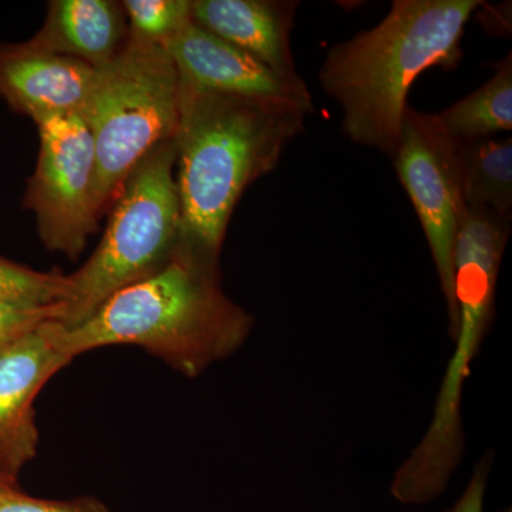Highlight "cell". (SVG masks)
I'll return each mask as SVG.
<instances>
[{
    "instance_id": "obj_1",
    "label": "cell",
    "mask_w": 512,
    "mask_h": 512,
    "mask_svg": "<svg viewBox=\"0 0 512 512\" xmlns=\"http://www.w3.org/2000/svg\"><path fill=\"white\" fill-rule=\"evenodd\" d=\"M315 109L194 89L181 82L177 150L180 247L220 262L229 220L249 185L274 171Z\"/></svg>"
},
{
    "instance_id": "obj_2",
    "label": "cell",
    "mask_w": 512,
    "mask_h": 512,
    "mask_svg": "<svg viewBox=\"0 0 512 512\" xmlns=\"http://www.w3.org/2000/svg\"><path fill=\"white\" fill-rule=\"evenodd\" d=\"M254 325V316L225 295L220 262L178 247L156 274L114 293L80 325H62L60 345L72 362L104 346H140L197 377L234 355Z\"/></svg>"
},
{
    "instance_id": "obj_3",
    "label": "cell",
    "mask_w": 512,
    "mask_h": 512,
    "mask_svg": "<svg viewBox=\"0 0 512 512\" xmlns=\"http://www.w3.org/2000/svg\"><path fill=\"white\" fill-rule=\"evenodd\" d=\"M481 6L478 0H396L375 28L333 46L319 82L342 109L343 133L393 157L410 87L431 67L460 63L464 30Z\"/></svg>"
},
{
    "instance_id": "obj_4",
    "label": "cell",
    "mask_w": 512,
    "mask_h": 512,
    "mask_svg": "<svg viewBox=\"0 0 512 512\" xmlns=\"http://www.w3.org/2000/svg\"><path fill=\"white\" fill-rule=\"evenodd\" d=\"M181 79L167 47L130 39L97 70L80 116L96 156L94 207L99 217L119 197L144 157L174 140L180 121Z\"/></svg>"
},
{
    "instance_id": "obj_5",
    "label": "cell",
    "mask_w": 512,
    "mask_h": 512,
    "mask_svg": "<svg viewBox=\"0 0 512 512\" xmlns=\"http://www.w3.org/2000/svg\"><path fill=\"white\" fill-rule=\"evenodd\" d=\"M174 140L158 144L128 175L99 247L69 279L59 323L74 328L114 293L163 269L181 242Z\"/></svg>"
},
{
    "instance_id": "obj_6",
    "label": "cell",
    "mask_w": 512,
    "mask_h": 512,
    "mask_svg": "<svg viewBox=\"0 0 512 512\" xmlns=\"http://www.w3.org/2000/svg\"><path fill=\"white\" fill-rule=\"evenodd\" d=\"M394 170L426 235L447 303L448 335L456 339L454 247L468 208L464 200V144L444 130L437 114L407 106L393 154Z\"/></svg>"
},
{
    "instance_id": "obj_7",
    "label": "cell",
    "mask_w": 512,
    "mask_h": 512,
    "mask_svg": "<svg viewBox=\"0 0 512 512\" xmlns=\"http://www.w3.org/2000/svg\"><path fill=\"white\" fill-rule=\"evenodd\" d=\"M36 126L40 151L23 207L35 214L43 245L76 261L100 221L94 207L92 134L79 113L50 117Z\"/></svg>"
},
{
    "instance_id": "obj_8",
    "label": "cell",
    "mask_w": 512,
    "mask_h": 512,
    "mask_svg": "<svg viewBox=\"0 0 512 512\" xmlns=\"http://www.w3.org/2000/svg\"><path fill=\"white\" fill-rule=\"evenodd\" d=\"M62 328L49 320L0 345V476L10 483L18 484L20 471L37 454V394L72 362L60 345Z\"/></svg>"
},
{
    "instance_id": "obj_9",
    "label": "cell",
    "mask_w": 512,
    "mask_h": 512,
    "mask_svg": "<svg viewBox=\"0 0 512 512\" xmlns=\"http://www.w3.org/2000/svg\"><path fill=\"white\" fill-rule=\"evenodd\" d=\"M164 46L173 57L181 82L194 89L315 109L299 74L276 73L244 50L202 29L192 18Z\"/></svg>"
},
{
    "instance_id": "obj_10",
    "label": "cell",
    "mask_w": 512,
    "mask_h": 512,
    "mask_svg": "<svg viewBox=\"0 0 512 512\" xmlns=\"http://www.w3.org/2000/svg\"><path fill=\"white\" fill-rule=\"evenodd\" d=\"M97 70L33 45L0 42V97L35 123L82 111Z\"/></svg>"
},
{
    "instance_id": "obj_11",
    "label": "cell",
    "mask_w": 512,
    "mask_h": 512,
    "mask_svg": "<svg viewBox=\"0 0 512 512\" xmlns=\"http://www.w3.org/2000/svg\"><path fill=\"white\" fill-rule=\"evenodd\" d=\"M298 6L272 0H194L191 18L276 73L295 76L291 33Z\"/></svg>"
},
{
    "instance_id": "obj_12",
    "label": "cell",
    "mask_w": 512,
    "mask_h": 512,
    "mask_svg": "<svg viewBox=\"0 0 512 512\" xmlns=\"http://www.w3.org/2000/svg\"><path fill=\"white\" fill-rule=\"evenodd\" d=\"M29 40L46 52L73 57L100 70L126 43V13L113 0H53L47 5L42 29Z\"/></svg>"
},
{
    "instance_id": "obj_13",
    "label": "cell",
    "mask_w": 512,
    "mask_h": 512,
    "mask_svg": "<svg viewBox=\"0 0 512 512\" xmlns=\"http://www.w3.org/2000/svg\"><path fill=\"white\" fill-rule=\"evenodd\" d=\"M495 74L466 99L437 114L451 137L468 141L512 130V55L493 64Z\"/></svg>"
},
{
    "instance_id": "obj_14",
    "label": "cell",
    "mask_w": 512,
    "mask_h": 512,
    "mask_svg": "<svg viewBox=\"0 0 512 512\" xmlns=\"http://www.w3.org/2000/svg\"><path fill=\"white\" fill-rule=\"evenodd\" d=\"M463 144L464 200L468 210H485L511 218V138H481Z\"/></svg>"
},
{
    "instance_id": "obj_15",
    "label": "cell",
    "mask_w": 512,
    "mask_h": 512,
    "mask_svg": "<svg viewBox=\"0 0 512 512\" xmlns=\"http://www.w3.org/2000/svg\"><path fill=\"white\" fill-rule=\"evenodd\" d=\"M190 0H126L127 36L144 43L165 45L191 20Z\"/></svg>"
},
{
    "instance_id": "obj_16",
    "label": "cell",
    "mask_w": 512,
    "mask_h": 512,
    "mask_svg": "<svg viewBox=\"0 0 512 512\" xmlns=\"http://www.w3.org/2000/svg\"><path fill=\"white\" fill-rule=\"evenodd\" d=\"M69 289L67 276L37 272L0 256V301L47 306L63 303Z\"/></svg>"
},
{
    "instance_id": "obj_17",
    "label": "cell",
    "mask_w": 512,
    "mask_h": 512,
    "mask_svg": "<svg viewBox=\"0 0 512 512\" xmlns=\"http://www.w3.org/2000/svg\"><path fill=\"white\" fill-rule=\"evenodd\" d=\"M63 303L37 306L28 303L0 301V345L19 338L23 333L37 328L49 320L60 322Z\"/></svg>"
},
{
    "instance_id": "obj_18",
    "label": "cell",
    "mask_w": 512,
    "mask_h": 512,
    "mask_svg": "<svg viewBox=\"0 0 512 512\" xmlns=\"http://www.w3.org/2000/svg\"><path fill=\"white\" fill-rule=\"evenodd\" d=\"M0 512H111L106 504L94 497L74 500H43L30 497L16 488L0 493Z\"/></svg>"
},
{
    "instance_id": "obj_19",
    "label": "cell",
    "mask_w": 512,
    "mask_h": 512,
    "mask_svg": "<svg viewBox=\"0 0 512 512\" xmlns=\"http://www.w3.org/2000/svg\"><path fill=\"white\" fill-rule=\"evenodd\" d=\"M491 467H493V453L490 451L485 453L474 467L467 488L456 504L443 512H484L485 493H487Z\"/></svg>"
},
{
    "instance_id": "obj_20",
    "label": "cell",
    "mask_w": 512,
    "mask_h": 512,
    "mask_svg": "<svg viewBox=\"0 0 512 512\" xmlns=\"http://www.w3.org/2000/svg\"><path fill=\"white\" fill-rule=\"evenodd\" d=\"M16 487H18V484L10 483V481L6 480L5 477L0 476V493H2V491L8 490V488Z\"/></svg>"
},
{
    "instance_id": "obj_21",
    "label": "cell",
    "mask_w": 512,
    "mask_h": 512,
    "mask_svg": "<svg viewBox=\"0 0 512 512\" xmlns=\"http://www.w3.org/2000/svg\"><path fill=\"white\" fill-rule=\"evenodd\" d=\"M503 512H512L511 508H507V510H504Z\"/></svg>"
}]
</instances>
